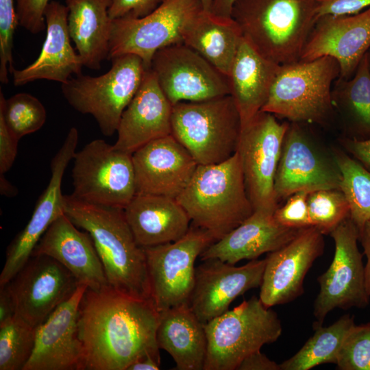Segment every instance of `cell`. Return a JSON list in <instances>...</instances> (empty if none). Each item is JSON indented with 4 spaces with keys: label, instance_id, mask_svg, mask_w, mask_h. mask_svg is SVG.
Wrapping results in <instances>:
<instances>
[{
    "label": "cell",
    "instance_id": "db71d44e",
    "mask_svg": "<svg viewBox=\"0 0 370 370\" xmlns=\"http://www.w3.org/2000/svg\"><path fill=\"white\" fill-rule=\"evenodd\" d=\"M368 56H369V71H370V49L368 51Z\"/></svg>",
    "mask_w": 370,
    "mask_h": 370
},
{
    "label": "cell",
    "instance_id": "9a60e30c",
    "mask_svg": "<svg viewBox=\"0 0 370 370\" xmlns=\"http://www.w3.org/2000/svg\"><path fill=\"white\" fill-rule=\"evenodd\" d=\"M7 284L15 315L34 328L69 299L79 285L69 271L45 255L31 256Z\"/></svg>",
    "mask_w": 370,
    "mask_h": 370
},
{
    "label": "cell",
    "instance_id": "4316f807",
    "mask_svg": "<svg viewBox=\"0 0 370 370\" xmlns=\"http://www.w3.org/2000/svg\"><path fill=\"white\" fill-rule=\"evenodd\" d=\"M124 212L136 241L142 247L176 241L190 227L188 214L175 198L136 194Z\"/></svg>",
    "mask_w": 370,
    "mask_h": 370
},
{
    "label": "cell",
    "instance_id": "f907efd6",
    "mask_svg": "<svg viewBox=\"0 0 370 370\" xmlns=\"http://www.w3.org/2000/svg\"><path fill=\"white\" fill-rule=\"evenodd\" d=\"M236 0H212L210 11L215 15L230 18L234 3Z\"/></svg>",
    "mask_w": 370,
    "mask_h": 370
},
{
    "label": "cell",
    "instance_id": "bcb514c9",
    "mask_svg": "<svg viewBox=\"0 0 370 370\" xmlns=\"http://www.w3.org/2000/svg\"><path fill=\"white\" fill-rule=\"evenodd\" d=\"M238 370H280V364L269 359L260 350L244 358L237 367Z\"/></svg>",
    "mask_w": 370,
    "mask_h": 370
},
{
    "label": "cell",
    "instance_id": "8992f818",
    "mask_svg": "<svg viewBox=\"0 0 370 370\" xmlns=\"http://www.w3.org/2000/svg\"><path fill=\"white\" fill-rule=\"evenodd\" d=\"M339 77V64L330 56L280 65L261 111L292 123H322L333 110L332 85Z\"/></svg>",
    "mask_w": 370,
    "mask_h": 370
},
{
    "label": "cell",
    "instance_id": "1f68e13d",
    "mask_svg": "<svg viewBox=\"0 0 370 370\" xmlns=\"http://www.w3.org/2000/svg\"><path fill=\"white\" fill-rule=\"evenodd\" d=\"M332 92L333 103L338 102L355 134L354 138H370V71L368 52L349 79L339 78Z\"/></svg>",
    "mask_w": 370,
    "mask_h": 370
},
{
    "label": "cell",
    "instance_id": "f1b7e54d",
    "mask_svg": "<svg viewBox=\"0 0 370 370\" xmlns=\"http://www.w3.org/2000/svg\"><path fill=\"white\" fill-rule=\"evenodd\" d=\"M159 313L156 341L160 349L170 354L175 369L204 370L208 346L205 324L188 304Z\"/></svg>",
    "mask_w": 370,
    "mask_h": 370
},
{
    "label": "cell",
    "instance_id": "c3c4849f",
    "mask_svg": "<svg viewBox=\"0 0 370 370\" xmlns=\"http://www.w3.org/2000/svg\"><path fill=\"white\" fill-rule=\"evenodd\" d=\"M358 241L363 248V252L367 258L365 265V287L370 296V221L367 222L359 231Z\"/></svg>",
    "mask_w": 370,
    "mask_h": 370
},
{
    "label": "cell",
    "instance_id": "d590c367",
    "mask_svg": "<svg viewBox=\"0 0 370 370\" xmlns=\"http://www.w3.org/2000/svg\"><path fill=\"white\" fill-rule=\"evenodd\" d=\"M35 328L16 315L0 324V370H23L34 349Z\"/></svg>",
    "mask_w": 370,
    "mask_h": 370
},
{
    "label": "cell",
    "instance_id": "484cf974",
    "mask_svg": "<svg viewBox=\"0 0 370 370\" xmlns=\"http://www.w3.org/2000/svg\"><path fill=\"white\" fill-rule=\"evenodd\" d=\"M273 214L255 210L238 227L209 245L200 255L201 260L216 258L235 264L243 260H256L285 245L300 229L280 225Z\"/></svg>",
    "mask_w": 370,
    "mask_h": 370
},
{
    "label": "cell",
    "instance_id": "d4e9b609",
    "mask_svg": "<svg viewBox=\"0 0 370 370\" xmlns=\"http://www.w3.org/2000/svg\"><path fill=\"white\" fill-rule=\"evenodd\" d=\"M69 10L66 5L51 1L47 5L44 16L47 35L40 55L28 66L13 71L16 86L38 79L66 82L73 74H82L84 66L81 57L71 43L68 27Z\"/></svg>",
    "mask_w": 370,
    "mask_h": 370
},
{
    "label": "cell",
    "instance_id": "4fadbf2b",
    "mask_svg": "<svg viewBox=\"0 0 370 370\" xmlns=\"http://www.w3.org/2000/svg\"><path fill=\"white\" fill-rule=\"evenodd\" d=\"M289 124L260 111L242 127L236 152L254 210L273 211L279 206L275 176Z\"/></svg>",
    "mask_w": 370,
    "mask_h": 370
},
{
    "label": "cell",
    "instance_id": "7dc6e473",
    "mask_svg": "<svg viewBox=\"0 0 370 370\" xmlns=\"http://www.w3.org/2000/svg\"><path fill=\"white\" fill-rule=\"evenodd\" d=\"M16 314L15 304L8 284L0 285V324Z\"/></svg>",
    "mask_w": 370,
    "mask_h": 370
},
{
    "label": "cell",
    "instance_id": "ffe728a7",
    "mask_svg": "<svg viewBox=\"0 0 370 370\" xmlns=\"http://www.w3.org/2000/svg\"><path fill=\"white\" fill-rule=\"evenodd\" d=\"M87 288L79 284L69 299L35 328L34 349L23 370H84L78 317Z\"/></svg>",
    "mask_w": 370,
    "mask_h": 370
},
{
    "label": "cell",
    "instance_id": "44dd1931",
    "mask_svg": "<svg viewBox=\"0 0 370 370\" xmlns=\"http://www.w3.org/2000/svg\"><path fill=\"white\" fill-rule=\"evenodd\" d=\"M370 49V7L352 15L319 17L302 51L301 61L323 56L334 58L340 66L339 78L355 73Z\"/></svg>",
    "mask_w": 370,
    "mask_h": 370
},
{
    "label": "cell",
    "instance_id": "30bf717a",
    "mask_svg": "<svg viewBox=\"0 0 370 370\" xmlns=\"http://www.w3.org/2000/svg\"><path fill=\"white\" fill-rule=\"evenodd\" d=\"M203 10L201 0H163L144 17L112 19L108 59L134 54L149 69L157 51L183 42V29Z\"/></svg>",
    "mask_w": 370,
    "mask_h": 370
},
{
    "label": "cell",
    "instance_id": "e575fe53",
    "mask_svg": "<svg viewBox=\"0 0 370 370\" xmlns=\"http://www.w3.org/2000/svg\"><path fill=\"white\" fill-rule=\"evenodd\" d=\"M0 116L9 130L19 140L40 130L47 120V111L36 97L26 92L5 99L0 90Z\"/></svg>",
    "mask_w": 370,
    "mask_h": 370
},
{
    "label": "cell",
    "instance_id": "681fc988",
    "mask_svg": "<svg viewBox=\"0 0 370 370\" xmlns=\"http://www.w3.org/2000/svg\"><path fill=\"white\" fill-rule=\"evenodd\" d=\"M160 366V358L145 356L131 364L127 370H158Z\"/></svg>",
    "mask_w": 370,
    "mask_h": 370
},
{
    "label": "cell",
    "instance_id": "ac0fdd59",
    "mask_svg": "<svg viewBox=\"0 0 370 370\" xmlns=\"http://www.w3.org/2000/svg\"><path fill=\"white\" fill-rule=\"evenodd\" d=\"M323 234L315 227L300 229L287 244L269 253L259 298L271 308L291 302L304 293V278L324 251Z\"/></svg>",
    "mask_w": 370,
    "mask_h": 370
},
{
    "label": "cell",
    "instance_id": "e0dca14e",
    "mask_svg": "<svg viewBox=\"0 0 370 370\" xmlns=\"http://www.w3.org/2000/svg\"><path fill=\"white\" fill-rule=\"evenodd\" d=\"M79 134L71 127L51 162V178L39 197L32 215L24 229L8 247L4 266L0 275V285L8 283L32 256L34 249L50 225L64 214L62 182L64 171L76 153Z\"/></svg>",
    "mask_w": 370,
    "mask_h": 370
},
{
    "label": "cell",
    "instance_id": "7c38bea8",
    "mask_svg": "<svg viewBox=\"0 0 370 370\" xmlns=\"http://www.w3.org/2000/svg\"><path fill=\"white\" fill-rule=\"evenodd\" d=\"M330 235L334 242V255L329 268L317 278L320 290L314 304V329L321 326L334 309L363 308L369 302L358 246V228L349 217Z\"/></svg>",
    "mask_w": 370,
    "mask_h": 370
},
{
    "label": "cell",
    "instance_id": "816d5d0a",
    "mask_svg": "<svg viewBox=\"0 0 370 370\" xmlns=\"http://www.w3.org/2000/svg\"><path fill=\"white\" fill-rule=\"evenodd\" d=\"M0 192L5 197H14L18 193V189L5 177L4 175H0Z\"/></svg>",
    "mask_w": 370,
    "mask_h": 370
},
{
    "label": "cell",
    "instance_id": "f546056e",
    "mask_svg": "<svg viewBox=\"0 0 370 370\" xmlns=\"http://www.w3.org/2000/svg\"><path fill=\"white\" fill-rule=\"evenodd\" d=\"M111 0H66L71 40L86 67L99 70L108 59L112 19Z\"/></svg>",
    "mask_w": 370,
    "mask_h": 370
},
{
    "label": "cell",
    "instance_id": "d6a6232c",
    "mask_svg": "<svg viewBox=\"0 0 370 370\" xmlns=\"http://www.w3.org/2000/svg\"><path fill=\"white\" fill-rule=\"evenodd\" d=\"M354 324V316L345 314L328 327L314 328L303 347L280 364V370H308L322 364H336L343 341Z\"/></svg>",
    "mask_w": 370,
    "mask_h": 370
},
{
    "label": "cell",
    "instance_id": "2e32d148",
    "mask_svg": "<svg viewBox=\"0 0 370 370\" xmlns=\"http://www.w3.org/2000/svg\"><path fill=\"white\" fill-rule=\"evenodd\" d=\"M341 180L333 156L321 151L298 123L289 124L274 180L278 203L298 192L339 188Z\"/></svg>",
    "mask_w": 370,
    "mask_h": 370
},
{
    "label": "cell",
    "instance_id": "52a82bcc",
    "mask_svg": "<svg viewBox=\"0 0 370 370\" xmlns=\"http://www.w3.org/2000/svg\"><path fill=\"white\" fill-rule=\"evenodd\" d=\"M205 330L204 370H236L247 356L276 341L282 328L277 313L254 296L205 323Z\"/></svg>",
    "mask_w": 370,
    "mask_h": 370
},
{
    "label": "cell",
    "instance_id": "f35d334b",
    "mask_svg": "<svg viewBox=\"0 0 370 370\" xmlns=\"http://www.w3.org/2000/svg\"><path fill=\"white\" fill-rule=\"evenodd\" d=\"M18 20L14 0H0V82L6 84L13 66V38Z\"/></svg>",
    "mask_w": 370,
    "mask_h": 370
},
{
    "label": "cell",
    "instance_id": "8fae6325",
    "mask_svg": "<svg viewBox=\"0 0 370 370\" xmlns=\"http://www.w3.org/2000/svg\"><path fill=\"white\" fill-rule=\"evenodd\" d=\"M215 242L207 230L190 225L179 240L145 249L151 299L160 312L188 304L195 277V261Z\"/></svg>",
    "mask_w": 370,
    "mask_h": 370
},
{
    "label": "cell",
    "instance_id": "f6af8a7d",
    "mask_svg": "<svg viewBox=\"0 0 370 370\" xmlns=\"http://www.w3.org/2000/svg\"><path fill=\"white\" fill-rule=\"evenodd\" d=\"M343 145L352 157L370 171V138L366 139L347 138L343 140Z\"/></svg>",
    "mask_w": 370,
    "mask_h": 370
},
{
    "label": "cell",
    "instance_id": "3957f363",
    "mask_svg": "<svg viewBox=\"0 0 370 370\" xmlns=\"http://www.w3.org/2000/svg\"><path fill=\"white\" fill-rule=\"evenodd\" d=\"M231 17L261 56L284 65L300 60L318 19L317 0H236Z\"/></svg>",
    "mask_w": 370,
    "mask_h": 370
},
{
    "label": "cell",
    "instance_id": "6da1fadb",
    "mask_svg": "<svg viewBox=\"0 0 370 370\" xmlns=\"http://www.w3.org/2000/svg\"><path fill=\"white\" fill-rule=\"evenodd\" d=\"M159 317L151 299L130 297L109 286L87 288L78 317L84 370H127L143 356L160 358Z\"/></svg>",
    "mask_w": 370,
    "mask_h": 370
},
{
    "label": "cell",
    "instance_id": "7bdbcfd3",
    "mask_svg": "<svg viewBox=\"0 0 370 370\" xmlns=\"http://www.w3.org/2000/svg\"><path fill=\"white\" fill-rule=\"evenodd\" d=\"M370 7V0H317L319 18L325 15H352Z\"/></svg>",
    "mask_w": 370,
    "mask_h": 370
},
{
    "label": "cell",
    "instance_id": "74e56055",
    "mask_svg": "<svg viewBox=\"0 0 370 370\" xmlns=\"http://www.w3.org/2000/svg\"><path fill=\"white\" fill-rule=\"evenodd\" d=\"M336 365L341 370H370V323L352 326L343 341Z\"/></svg>",
    "mask_w": 370,
    "mask_h": 370
},
{
    "label": "cell",
    "instance_id": "ab89813d",
    "mask_svg": "<svg viewBox=\"0 0 370 370\" xmlns=\"http://www.w3.org/2000/svg\"><path fill=\"white\" fill-rule=\"evenodd\" d=\"M308 193L298 192L287 198L286 204L275 210L273 216L280 225L293 229L312 226L308 205Z\"/></svg>",
    "mask_w": 370,
    "mask_h": 370
},
{
    "label": "cell",
    "instance_id": "5b68a950",
    "mask_svg": "<svg viewBox=\"0 0 370 370\" xmlns=\"http://www.w3.org/2000/svg\"><path fill=\"white\" fill-rule=\"evenodd\" d=\"M241 130V116L231 95L173 106L171 135L198 164L229 159L236 151Z\"/></svg>",
    "mask_w": 370,
    "mask_h": 370
},
{
    "label": "cell",
    "instance_id": "ee69618b",
    "mask_svg": "<svg viewBox=\"0 0 370 370\" xmlns=\"http://www.w3.org/2000/svg\"><path fill=\"white\" fill-rule=\"evenodd\" d=\"M19 139L8 128L0 116V175H4L13 165Z\"/></svg>",
    "mask_w": 370,
    "mask_h": 370
},
{
    "label": "cell",
    "instance_id": "836d02e7",
    "mask_svg": "<svg viewBox=\"0 0 370 370\" xmlns=\"http://www.w3.org/2000/svg\"><path fill=\"white\" fill-rule=\"evenodd\" d=\"M332 156L340 170V189L350 209L349 217L359 231L370 221V171L341 149Z\"/></svg>",
    "mask_w": 370,
    "mask_h": 370
},
{
    "label": "cell",
    "instance_id": "d6986e66",
    "mask_svg": "<svg viewBox=\"0 0 370 370\" xmlns=\"http://www.w3.org/2000/svg\"><path fill=\"white\" fill-rule=\"evenodd\" d=\"M201 261L188 305L204 324L227 311L238 297L260 286L266 264L265 258L239 267L216 258Z\"/></svg>",
    "mask_w": 370,
    "mask_h": 370
},
{
    "label": "cell",
    "instance_id": "b9f144b4",
    "mask_svg": "<svg viewBox=\"0 0 370 370\" xmlns=\"http://www.w3.org/2000/svg\"><path fill=\"white\" fill-rule=\"evenodd\" d=\"M163 0H111L109 16L112 19L142 18L156 9Z\"/></svg>",
    "mask_w": 370,
    "mask_h": 370
},
{
    "label": "cell",
    "instance_id": "60d3db41",
    "mask_svg": "<svg viewBox=\"0 0 370 370\" xmlns=\"http://www.w3.org/2000/svg\"><path fill=\"white\" fill-rule=\"evenodd\" d=\"M50 0H16L18 24L32 34L46 27L44 12Z\"/></svg>",
    "mask_w": 370,
    "mask_h": 370
},
{
    "label": "cell",
    "instance_id": "603a6c76",
    "mask_svg": "<svg viewBox=\"0 0 370 370\" xmlns=\"http://www.w3.org/2000/svg\"><path fill=\"white\" fill-rule=\"evenodd\" d=\"M172 109L155 73L146 69L138 91L121 115L114 148L132 154L149 142L171 135Z\"/></svg>",
    "mask_w": 370,
    "mask_h": 370
},
{
    "label": "cell",
    "instance_id": "cb8c5ba5",
    "mask_svg": "<svg viewBox=\"0 0 370 370\" xmlns=\"http://www.w3.org/2000/svg\"><path fill=\"white\" fill-rule=\"evenodd\" d=\"M36 255L55 259L88 288L99 291L108 286L90 235L79 230L65 214L58 217L42 236L32 254Z\"/></svg>",
    "mask_w": 370,
    "mask_h": 370
},
{
    "label": "cell",
    "instance_id": "277c9868",
    "mask_svg": "<svg viewBox=\"0 0 370 370\" xmlns=\"http://www.w3.org/2000/svg\"><path fill=\"white\" fill-rule=\"evenodd\" d=\"M193 225L221 239L254 211L248 197L238 153L224 162L198 164L176 198Z\"/></svg>",
    "mask_w": 370,
    "mask_h": 370
},
{
    "label": "cell",
    "instance_id": "8d00e7d4",
    "mask_svg": "<svg viewBox=\"0 0 370 370\" xmlns=\"http://www.w3.org/2000/svg\"><path fill=\"white\" fill-rule=\"evenodd\" d=\"M308 205L312 226L323 235L330 234L350 214L349 204L339 188L322 189L310 193Z\"/></svg>",
    "mask_w": 370,
    "mask_h": 370
},
{
    "label": "cell",
    "instance_id": "83f0119b",
    "mask_svg": "<svg viewBox=\"0 0 370 370\" xmlns=\"http://www.w3.org/2000/svg\"><path fill=\"white\" fill-rule=\"evenodd\" d=\"M280 68L243 38L227 76L242 127L265 105Z\"/></svg>",
    "mask_w": 370,
    "mask_h": 370
},
{
    "label": "cell",
    "instance_id": "ba28073f",
    "mask_svg": "<svg viewBox=\"0 0 370 370\" xmlns=\"http://www.w3.org/2000/svg\"><path fill=\"white\" fill-rule=\"evenodd\" d=\"M111 60L110 70L100 76L82 73L61 84L69 104L82 114L92 115L106 136L117 131L121 115L138 91L147 69L142 59L134 54Z\"/></svg>",
    "mask_w": 370,
    "mask_h": 370
},
{
    "label": "cell",
    "instance_id": "9c48e42d",
    "mask_svg": "<svg viewBox=\"0 0 370 370\" xmlns=\"http://www.w3.org/2000/svg\"><path fill=\"white\" fill-rule=\"evenodd\" d=\"M73 159L71 195L76 199L124 209L136 195L132 154L95 139L76 152Z\"/></svg>",
    "mask_w": 370,
    "mask_h": 370
},
{
    "label": "cell",
    "instance_id": "7402d4cb",
    "mask_svg": "<svg viewBox=\"0 0 370 370\" xmlns=\"http://www.w3.org/2000/svg\"><path fill=\"white\" fill-rule=\"evenodd\" d=\"M136 194L177 198L198 166L171 134L149 142L132 153Z\"/></svg>",
    "mask_w": 370,
    "mask_h": 370
},
{
    "label": "cell",
    "instance_id": "7a4b0ae2",
    "mask_svg": "<svg viewBox=\"0 0 370 370\" xmlns=\"http://www.w3.org/2000/svg\"><path fill=\"white\" fill-rule=\"evenodd\" d=\"M64 214L90 235L108 286L130 297L151 299L145 249L136 241L124 209L82 201L72 195H64Z\"/></svg>",
    "mask_w": 370,
    "mask_h": 370
},
{
    "label": "cell",
    "instance_id": "5bb4252c",
    "mask_svg": "<svg viewBox=\"0 0 370 370\" xmlns=\"http://www.w3.org/2000/svg\"><path fill=\"white\" fill-rule=\"evenodd\" d=\"M149 69L173 106L230 95L227 77L183 42L157 51Z\"/></svg>",
    "mask_w": 370,
    "mask_h": 370
},
{
    "label": "cell",
    "instance_id": "4dcf8cb0",
    "mask_svg": "<svg viewBox=\"0 0 370 370\" xmlns=\"http://www.w3.org/2000/svg\"><path fill=\"white\" fill-rule=\"evenodd\" d=\"M182 38L183 43L227 77L243 36L232 17L203 10L184 27Z\"/></svg>",
    "mask_w": 370,
    "mask_h": 370
},
{
    "label": "cell",
    "instance_id": "f5cc1de1",
    "mask_svg": "<svg viewBox=\"0 0 370 370\" xmlns=\"http://www.w3.org/2000/svg\"><path fill=\"white\" fill-rule=\"evenodd\" d=\"M204 10L206 11H210L212 0H201Z\"/></svg>",
    "mask_w": 370,
    "mask_h": 370
}]
</instances>
